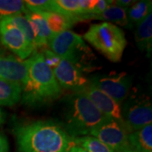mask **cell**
I'll use <instances>...</instances> for the list:
<instances>
[{"label":"cell","mask_w":152,"mask_h":152,"mask_svg":"<svg viewBox=\"0 0 152 152\" xmlns=\"http://www.w3.org/2000/svg\"><path fill=\"white\" fill-rule=\"evenodd\" d=\"M13 133L19 152H68L72 137L53 121H36L16 125Z\"/></svg>","instance_id":"obj_1"},{"label":"cell","mask_w":152,"mask_h":152,"mask_svg":"<svg viewBox=\"0 0 152 152\" xmlns=\"http://www.w3.org/2000/svg\"><path fill=\"white\" fill-rule=\"evenodd\" d=\"M26 61L27 79L22 86V102L27 106H37L59 97L62 88L42 53L35 50Z\"/></svg>","instance_id":"obj_2"},{"label":"cell","mask_w":152,"mask_h":152,"mask_svg":"<svg viewBox=\"0 0 152 152\" xmlns=\"http://www.w3.org/2000/svg\"><path fill=\"white\" fill-rule=\"evenodd\" d=\"M66 105L64 129L72 138L89 135L91 129L109 119L80 93L75 92L67 97Z\"/></svg>","instance_id":"obj_3"},{"label":"cell","mask_w":152,"mask_h":152,"mask_svg":"<svg viewBox=\"0 0 152 152\" xmlns=\"http://www.w3.org/2000/svg\"><path fill=\"white\" fill-rule=\"evenodd\" d=\"M84 38L92 47L112 62H119L127 41L124 31L108 22L93 24L84 35Z\"/></svg>","instance_id":"obj_4"},{"label":"cell","mask_w":152,"mask_h":152,"mask_svg":"<svg viewBox=\"0 0 152 152\" xmlns=\"http://www.w3.org/2000/svg\"><path fill=\"white\" fill-rule=\"evenodd\" d=\"M48 45L53 53L63 59L69 61L82 72L89 69L91 61L94 58V55L81 36L71 31L53 36Z\"/></svg>","instance_id":"obj_5"},{"label":"cell","mask_w":152,"mask_h":152,"mask_svg":"<svg viewBox=\"0 0 152 152\" xmlns=\"http://www.w3.org/2000/svg\"><path fill=\"white\" fill-rule=\"evenodd\" d=\"M131 133L124 123L109 118L94 128L91 136L98 139L115 152H133L129 135Z\"/></svg>","instance_id":"obj_6"},{"label":"cell","mask_w":152,"mask_h":152,"mask_svg":"<svg viewBox=\"0 0 152 152\" xmlns=\"http://www.w3.org/2000/svg\"><path fill=\"white\" fill-rule=\"evenodd\" d=\"M122 104L123 118L131 133L151 124L152 107L149 98L132 96Z\"/></svg>","instance_id":"obj_7"},{"label":"cell","mask_w":152,"mask_h":152,"mask_svg":"<svg viewBox=\"0 0 152 152\" xmlns=\"http://www.w3.org/2000/svg\"><path fill=\"white\" fill-rule=\"evenodd\" d=\"M90 84L103 91L118 103H124L128 98L132 86V78L127 73L93 77Z\"/></svg>","instance_id":"obj_8"},{"label":"cell","mask_w":152,"mask_h":152,"mask_svg":"<svg viewBox=\"0 0 152 152\" xmlns=\"http://www.w3.org/2000/svg\"><path fill=\"white\" fill-rule=\"evenodd\" d=\"M0 42L20 60L26 59L35 51L21 31L4 19L0 20Z\"/></svg>","instance_id":"obj_9"},{"label":"cell","mask_w":152,"mask_h":152,"mask_svg":"<svg viewBox=\"0 0 152 152\" xmlns=\"http://www.w3.org/2000/svg\"><path fill=\"white\" fill-rule=\"evenodd\" d=\"M77 92L80 93L88 98L104 116L108 118L124 123L122 114V105L115 102L113 98L100 91L96 87L89 83Z\"/></svg>","instance_id":"obj_10"},{"label":"cell","mask_w":152,"mask_h":152,"mask_svg":"<svg viewBox=\"0 0 152 152\" xmlns=\"http://www.w3.org/2000/svg\"><path fill=\"white\" fill-rule=\"evenodd\" d=\"M55 78L61 88L79 91L90 81L77 66L69 61L61 58L58 65L53 70Z\"/></svg>","instance_id":"obj_11"},{"label":"cell","mask_w":152,"mask_h":152,"mask_svg":"<svg viewBox=\"0 0 152 152\" xmlns=\"http://www.w3.org/2000/svg\"><path fill=\"white\" fill-rule=\"evenodd\" d=\"M27 79V64L14 56L0 57V80L20 84L21 87Z\"/></svg>","instance_id":"obj_12"},{"label":"cell","mask_w":152,"mask_h":152,"mask_svg":"<svg viewBox=\"0 0 152 152\" xmlns=\"http://www.w3.org/2000/svg\"><path fill=\"white\" fill-rule=\"evenodd\" d=\"M25 15L31 23L32 28L35 49H41L46 47L48 43L49 40L53 37V34L50 31L46 20L42 13H33L27 10Z\"/></svg>","instance_id":"obj_13"},{"label":"cell","mask_w":152,"mask_h":152,"mask_svg":"<svg viewBox=\"0 0 152 152\" xmlns=\"http://www.w3.org/2000/svg\"><path fill=\"white\" fill-rule=\"evenodd\" d=\"M91 20H103V22H108L112 24H118L121 26L128 28V20H127V14L126 10L124 8H121L119 6L112 4L109 5L103 12L94 15V14H89V15H83L77 16L78 22L87 21Z\"/></svg>","instance_id":"obj_14"},{"label":"cell","mask_w":152,"mask_h":152,"mask_svg":"<svg viewBox=\"0 0 152 152\" xmlns=\"http://www.w3.org/2000/svg\"><path fill=\"white\" fill-rule=\"evenodd\" d=\"M129 140L134 151L152 152V124L130 133Z\"/></svg>","instance_id":"obj_15"},{"label":"cell","mask_w":152,"mask_h":152,"mask_svg":"<svg viewBox=\"0 0 152 152\" xmlns=\"http://www.w3.org/2000/svg\"><path fill=\"white\" fill-rule=\"evenodd\" d=\"M152 2L151 0L135 1L126 10L128 28L136 27L150 14H151Z\"/></svg>","instance_id":"obj_16"},{"label":"cell","mask_w":152,"mask_h":152,"mask_svg":"<svg viewBox=\"0 0 152 152\" xmlns=\"http://www.w3.org/2000/svg\"><path fill=\"white\" fill-rule=\"evenodd\" d=\"M135 42L140 51H146L151 56L152 47V15L148 16L136 26Z\"/></svg>","instance_id":"obj_17"},{"label":"cell","mask_w":152,"mask_h":152,"mask_svg":"<svg viewBox=\"0 0 152 152\" xmlns=\"http://www.w3.org/2000/svg\"><path fill=\"white\" fill-rule=\"evenodd\" d=\"M22 95L20 84L0 80V106L12 107L18 103Z\"/></svg>","instance_id":"obj_18"},{"label":"cell","mask_w":152,"mask_h":152,"mask_svg":"<svg viewBox=\"0 0 152 152\" xmlns=\"http://www.w3.org/2000/svg\"><path fill=\"white\" fill-rule=\"evenodd\" d=\"M42 15L45 18L48 26L53 36L65 31H69V29L76 23L74 18L66 16L58 13L42 12Z\"/></svg>","instance_id":"obj_19"},{"label":"cell","mask_w":152,"mask_h":152,"mask_svg":"<svg viewBox=\"0 0 152 152\" xmlns=\"http://www.w3.org/2000/svg\"><path fill=\"white\" fill-rule=\"evenodd\" d=\"M72 142L88 152H115L103 142L91 135L74 137L72 138Z\"/></svg>","instance_id":"obj_20"},{"label":"cell","mask_w":152,"mask_h":152,"mask_svg":"<svg viewBox=\"0 0 152 152\" xmlns=\"http://www.w3.org/2000/svg\"><path fill=\"white\" fill-rule=\"evenodd\" d=\"M26 11L24 1L0 0V20L18 15H25Z\"/></svg>","instance_id":"obj_21"},{"label":"cell","mask_w":152,"mask_h":152,"mask_svg":"<svg viewBox=\"0 0 152 152\" xmlns=\"http://www.w3.org/2000/svg\"><path fill=\"white\" fill-rule=\"evenodd\" d=\"M4 20H6L8 22H10L12 25H14L15 26H16L24 35V37L27 40L28 42L35 48L34 33H33L32 28L31 26V23L29 22L25 15H18L6 18Z\"/></svg>","instance_id":"obj_22"},{"label":"cell","mask_w":152,"mask_h":152,"mask_svg":"<svg viewBox=\"0 0 152 152\" xmlns=\"http://www.w3.org/2000/svg\"><path fill=\"white\" fill-rule=\"evenodd\" d=\"M24 4L28 11L33 13L52 12L51 0H26Z\"/></svg>","instance_id":"obj_23"},{"label":"cell","mask_w":152,"mask_h":152,"mask_svg":"<svg viewBox=\"0 0 152 152\" xmlns=\"http://www.w3.org/2000/svg\"><path fill=\"white\" fill-rule=\"evenodd\" d=\"M41 53L43 57L46 64L52 70H53L58 65L61 58L57 54H55L54 53H53L50 49H43V51Z\"/></svg>","instance_id":"obj_24"},{"label":"cell","mask_w":152,"mask_h":152,"mask_svg":"<svg viewBox=\"0 0 152 152\" xmlns=\"http://www.w3.org/2000/svg\"><path fill=\"white\" fill-rule=\"evenodd\" d=\"M134 2H135L134 0H116V1H114V4L127 10L133 4H134Z\"/></svg>","instance_id":"obj_25"},{"label":"cell","mask_w":152,"mask_h":152,"mask_svg":"<svg viewBox=\"0 0 152 152\" xmlns=\"http://www.w3.org/2000/svg\"><path fill=\"white\" fill-rule=\"evenodd\" d=\"M0 152H9V143L5 136L0 134Z\"/></svg>","instance_id":"obj_26"},{"label":"cell","mask_w":152,"mask_h":152,"mask_svg":"<svg viewBox=\"0 0 152 152\" xmlns=\"http://www.w3.org/2000/svg\"><path fill=\"white\" fill-rule=\"evenodd\" d=\"M68 152H88L86 151V150H84L83 148L80 146H77L75 145L72 144V145L70 146V148L69 149V151Z\"/></svg>","instance_id":"obj_27"},{"label":"cell","mask_w":152,"mask_h":152,"mask_svg":"<svg viewBox=\"0 0 152 152\" xmlns=\"http://www.w3.org/2000/svg\"><path fill=\"white\" fill-rule=\"evenodd\" d=\"M5 121V114L3 112L2 109H0V125L3 124Z\"/></svg>","instance_id":"obj_28"},{"label":"cell","mask_w":152,"mask_h":152,"mask_svg":"<svg viewBox=\"0 0 152 152\" xmlns=\"http://www.w3.org/2000/svg\"><path fill=\"white\" fill-rule=\"evenodd\" d=\"M4 54V48L2 46V44L0 42V57H2L3 55Z\"/></svg>","instance_id":"obj_29"},{"label":"cell","mask_w":152,"mask_h":152,"mask_svg":"<svg viewBox=\"0 0 152 152\" xmlns=\"http://www.w3.org/2000/svg\"><path fill=\"white\" fill-rule=\"evenodd\" d=\"M133 152H135V151H133Z\"/></svg>","instance_id":"obj_30"}]
</instances>
